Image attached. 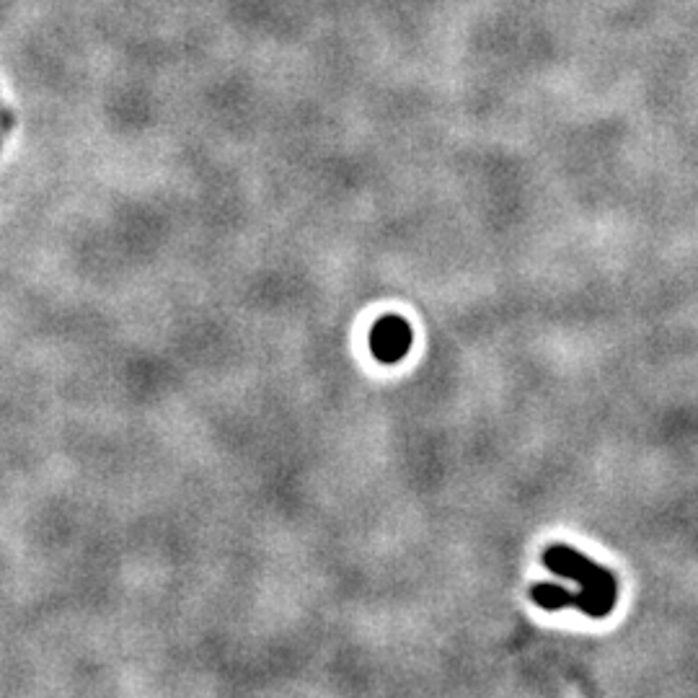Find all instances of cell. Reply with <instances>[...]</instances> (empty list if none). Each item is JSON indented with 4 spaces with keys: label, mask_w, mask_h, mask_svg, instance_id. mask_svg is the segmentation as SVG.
I'll return each mask as SVG.
<instances>
[{
    "label": "cell",
    "mask_w": 698,
    "mask_h": 698,
    "mask_svg": "<svg viewBox=\"0 0 698 698\" xmlns=\"http://www.w3.org/2000/svg\"><path fill=\"white\" fill-rule=\"evenodd\" d=\"M543 564L559 577L580 582V608L590 618H605L616 608L618 582L613 572L587 559L577 549H569L564 543H556L543 551Z\"/></svg>",
    "instance_id": "obj_1"
},
{
    "label": "cell",
    "mask_w": 698,
    "mask_h": 698,
    "mask_svg": "<svg viewBox=\"0 0 698 698\" xmlns=\"http://www.w3.org/2000/svg\"><path fill=\"white\" fill-rule=\"evenodd\" d=\"M412 339L414 334L409 321L391 313V316H383L375 321L373 331H370V352L383 365H396L409 355Z\"/></svg>",
    "instance_id": "obj_2"
}]
</instances>
